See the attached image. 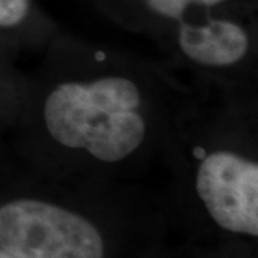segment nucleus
I'll use <instances>...</instances> for the list:
<instances>
[{
	"label": "nucleus",
	"instance_id": "1",
	"mask_svg": "<svg viewBox=\"0 0 258 258\" xmlns=\"http://www.w3.org/2000/svg\"><path fill=\"white\" fill-rule=\"evenodd\" d=\"M139 106L135 82L106 76L89 85H59L47 96L43 116L57 144L86 149L103 162H119L135 152L147 135Z\"/></svg>",
	"mask_w": 258,
	"mask_h": 258
},
{
	"label": "nucleus",
	"instance_id": "2",
	"mask_svg": "<svg viewBox=\"0 0 258 258\" xmlns=\"http://www.w3.org/2000/svg\"><path fill=\"white\" fill-rule=\"evenodd\" d=\"M0 248L16 258H103V240L92 222L36 200L0 207Z\"/></svg>",
	"mask_w": 258,
	"mask_h": 258
},
{
	"label": "nucleus",
	"instance_id": "3",
	"mask_svg": "<svg viewBox=\"0 0 258 258\" xmlns=\"http://www.w3.org/2000/svg\"><path fill=\"white\" fill-rule=\"evenodd\" d=\"M197 192L221 228L258 235V165L232 152H212L197 172Z\"/></svg>",
	"mask_w": 258,
	"mask_h": 258
},
{
	"label": "nucleus",
	"instance_id": "4",
	"mask_svg": "<svg viewBox=\"0 0 258 258\" xmlns=\"http://www.w3.org/2000/svg\"><path fill=\"white\" fill-rule=\"evenodd\" d=\"M179 46L197 63L230 66L245 56L248 37L235 23L210 20L203 26L184 25L179 30Z\"/></svg>",
	"mask_w": 258,
	"mask_h": 258
},
{
	"label": "nucleus",
	"instance_id": "5",
	"mask_svg": "<svg viewBox=\"0 0 258 258\" xmlns=\"http://www.w3.org/2000/svg\"><path fill=\"white\" fill-rule=\"evenodd\" d=\"M29 0H0V28L16 26L26 18Z\"/></svg>",
	"mask_w": 258,
	"mask_h": 258
},
{
	"label": "nucleus",
	"instance_id": "6",
	"mask_svg": "<svg viewBox=\"0 0 258 258\" xmlns=\"http://www.w3.org/2000/svg\"><path fill=\"white\" fill-rule=\"evenodd\" d=\"M158 13L168 18H179L189 5H215L221 0H148Z\"/></svg>",
	"mask_w": 258,
	"mask_h": 258
},
{
	"label": "nucleus",
	"instance_id": "7",
	"mask_svg": "<svg viewBox=\"0 0 258 258\" xmlns=\"http://www.w3.org/2000/svg\"><path fill=\"white\" fill-rule=\"evenodd\" d=\"M0 258H16L15 255H12L9 252H6V251H3V249L0 248Z\"/></svg>",
	"mask_w": 258,
	"mask_h": 258
}]
</instances>
